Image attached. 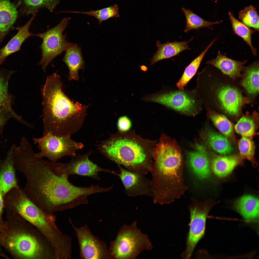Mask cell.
Here are the masks:
<instances>
[{
	"mask_svg": "<svg viewBox=\"0 0 259 259\" xmlns=\"http://www.w3.org/2000/svg\"><path fill=\"white\" fill-rule=\"evenodd\" d=\"M10 201L15 206L20 214L35 227L47 240L56 254H61L65 252L68 245L65 236L56 225L54 215L39 207L21 189L12 194Z\"/></svg>",
	"mask_w": 259,
	"mask_h": 259,
	"instance_id": "5",
	"label": "cell"
},
{
	"mask_svg": "<svg viewBox=\"0 0 259 259\" xmlns=\"http://www.w3.org/2000/svg\"><path fill=\"white\" fill-rule=\"evenodd\" d=\"M140 67L141 69L144 71H146L147 70V67L145 65H142Z\"/></svg>",
	"mask_w": 259,
	"mask_h": 259,
	"instance_id": "40",
	"label": "cell"
},
{
	"mask_svg": "<svg viewBox=\"0 0 259 259\" xmlns=\"http://www.w3.org/2000/svg\"><path fill=\"white\" fill-rule=\"evenodd\" d=\"M75 229L79 240L82 256L86 259H101L105 256L101 245L84 229Z\"/></svg>",
	"mask_w": 259,
	"mask_h": 259,
	"instance_id": "19",
	"label": "cell"
},
{
	"mask_svg": "<svg viewBox=\"0 0 259 259\" xmlns=\"http://www.w3.org/2000/svg\"><path fill=\"white\" fill-rule=\"evenodd\" d=\"M238 163V158L236 156H218L212 161V168L216 175L223 177L230 173Z\"/></svg>",
	"mask_w": 259,
	"mask_h": 259,
	"instance_id": "28",
	"label": "cell"
},
{
	"mask_svg": "<svg viewBox=\"0 0 259 259\" xmlns=\"http://www.w3.org/2000/svg\"><path fill=\"white\" fill-rule=\"evenodd\" d=\"M90 153L78 156L72 159L69 163H65L62 168L63 171L68 176L78 175L89 177L96 180L100 177L99 172L103 171L114 173L111 171L101 168L88 159Z\"/></svg>",
	"mask_w": 259,
	"mask_h": 259,
	"instance_id": "14",
	"label": "cell"
},
{
	"mask_svg": "<svg viewBox=\"0 0 259 259\" xmlns=\"http://www.w3.org/2000/svg\"><path fill=\"white\" fill-rule=\"evenodd\" d=\"M118 126L119 130L122 131L128 130L131 126V122L130 119L127 116H124L119 118Z\"/></svg>",
	"mask_w": 259,
	"mask_h": 259,
	"instance_id": "38",
	"label": "cell"
},
{
	"mask_svg": "<svg viewBox=\"0 0 259 259\" xmlns=\"http://www.w3.org/2000/svg\"><path fill=\"white\" fill-rule=\"evenodd\" d=\"M152 248L148 235L141 232L135 221L122 227L113 243L112 254L117 259H134L143 251Z\"/></svg>",
	"mask_w": 259,
	"mask_h": 259,
	"instance_id": "8",
	"label": "cell"
},
{
	"mask_svg": "<svg viewBox=\"0 0 259 259\" xmlns=\"http://www.w3.org/2000/svg\"><path fill=\"white\" fill-rule=\"evenodd\" d=\"M120 170L118 175L129 196H153L151 181L144 175L126 170L118 165Z\"/></svg>",
	"mask_w": 259,
	"mask_h": 259,
	"instance_id": "13",
	"label": "cell"
},
{
	"mask_svg": "<svg viewBox=\"0 0 259 259\" xmlns=\"http://www.w3.org/2000/svg\"><path fill=\"white\" fill-rule=\"evenodd\" d=\"M142 99L146 102L160 104L181 114L194 116L202 109L200 102L194 90H181L164 88L153 94L146 95Z\"/></svg>",
	"mask_w": 259,
	"mask_h": 259,
	"instance_id": "7",
	"label": "cell"
},
{
	"mask_svg": "<svg viewBox=\"0 0 259 259\" xmlns=\"http://www.w3.org/2000/svg\"><path fill=\"white\" fill-rule=\"evenodd\" d=\"M36 14H33L29 20L24 25L17 27V33L3 47L0 49V65L9 55L20 50L23 43L28 37L36 35L29 31L30 26Z\"/></svg>",
	"mask_w": 259,
	"mask_h": 259,
	"instance_id": "20",
	"label": "cell"
},
{
	"mask_svg": "<svg viewBox=\"0 0 259 259\" xmlns=\"http://www.w3.org/2000/svg\"><path fill=\"white\" fill-rule=\"evenodd\" d=\"M13 104L6 103L0 105V136L3 137L4 128L8 121L13 118L23 124L24 122L21 116H18L12 109Z\"/></svg>",
	"mask_w": 259,
	"mask_h": 259,
	"instance_id": "35",
	"label": "cell"
},
{
	"mask_svg": "<svg viewBox=\"0 0 259 259\" xmlns=\"http://www.w3.org/2000/svg\"><path fill=\"white\" fill-rule=\"evenodd\" d=\"M247 60L238 61L231 59L218 52L215 59L207 61L206 64L212 65L220 70L224 75L235 80L243 78L244 74L242 71L246 68L244 65Z\"/></svg>",
	"mask_w": 259,
	"mask_h": 259,
	"instance_id": "17",
	"label": "cell"
},
{
	"mask_svg": "<svg viewBox=\"0 0 259 259\" xmlns=\"http://www.w3.org/2000/svg\"><path fill=\"white\" fill-rule=\"evenodd\" d=\"M156 141L145 139L134 130L118 131L102 142L98 149L106 157L127 170L146 175L151 171Z\"/></svg>",
	"mask_w": 259,
	"mask_h": 259,
	"instance_id": "3",
	"label": "cell"
},
{
	"mask_svg": "<svg viewBox=\"0 0 259 259\" xmlns=\"http://www.w3.org/2000/svg\"><path fill=\"white\" fill-rule=\"evenodd\" d=\"M60 76L47 77L41 90L43 135L71 137L82 127L88 106L72 101L62 90Z\"/></svg>",
	"mask_w": 259,
	"mask_h": 259,
	"instance_id": "2",
	"label": "cell"
},
{
	"mask_svg": "<svg viewBox=\"0 0 259 259\" xmlns=\"http://www.w3.org/2000/svg\"><path fill=\"white\" fill-rule=\"evenodd\" d=\"M60 0H16L20 3L19 12L22 15L37 14L39 10L45 7L53 12Z\"/></svg>",
	"mask_w": 259,
	"mask_h": 259,
	"instance_id": "26",
	"label": "cell"
},
{
	"mask_svg": "<svg viewBox=\"0 0 259 259\" xmlns=\"http://www.w3.org/2000/svg\"><path fill=\"white\" fill-rule=\"evenodd\" d=\"M204 136L206 141L213 149L220 154L226 155L231 153L234 148L230 141L223 135L208 130Z\"/></svg>",
	"mask_w": 259,
	"mask_h": 259,
	"instance_id": "25",
	"label": "cell"
},
{
	"mask_svg": "<svg viewBox=\"0 0 259 259\" xmlns=\"http://www.w3.org/2000/svg\"><path fill=\"white\" fill-rule=\"evenodd\" d=\"M194 149L187 154L188 163L192 170L198 177L203 179L210 175L209 161L207 152L203 146L197 144Z\"/></svg>",
	"mask_w": 259,
	"mask_h": 259,
	"instance_id": "15",
	"label": "cell"
},
{
	"mask_svg": "<svg viewBox=\"0 0 259 259\" xmlns=\"http://www.w3.org/2000/svg\"><path fill=\"white\" fill-rule=\"evenodd\" d=\"M41 138L33 137L32 140L40 152L35 153L36 157L48 158L50 161L57 162L66 156H76L77 150L82 149L83 144L72 140L71 137L58 136L47 133Z\"/></svg>",
	"mask_w": 259,
	"mask_h": 259,
	"instance_id": "10",
	"label": "cell"
},
{
	"mask_svg": "<svg viewBox=\"0 0 259 259\" xmlns=\"http://www.w3.org/2000/svg\"><path fill=\"white\" fill-rule=\"evenodd\" d=\"M207 114L215 126L222 134L230 139L234 137L233 128L231 122L223 114L206 108Z\"/></svg>",
	"mask_w": 259,
	"mask_h": 259,
	"instance_id": "30",
	"label": "cell"
},
{
	"mask_svg": "<svg viewBox=\"0 0 259 259\" xmlns=\"http://www.w3.org/2000/svg\"><path fill=\"white\" fill-rule=\"evenodd\" d=\"M66 12L82 14L93 16L98 21L100 25L103 21L113 17H119L118 7V5L114 4L100 9L88 11H67Z\"/></svg>",
	"mask_w": 259,
	"mask_h": 259,
	"instance_id": "33",
	"label": "cell"
},
{
	"mask_svg": "<svg viewBox=\"0 0 259 259\" xmlns=\"http://www.w3.org/2000/svg\"><path fill=\"white\" fill-rule=\"evenodd\" d=\"M241 82L250 101L259 92V64L256 62L246 68Z\"/></svg>",
	"mask_w": 259,
	"mask_h": 259,
	"instance_id": "23",
	"label": "cell"
},
{
	"mask_svg": "<svg viewBox=\"0 0 259 259\" xmlns=\"http://www.w3.org/2000/svg\"><path fill=\"white\" fill-rule=\"evenodd\" d=\"M193 39L192 38L187 41L167 42L164 44H161L160 41L157 40L156 42L157 50L150 59L151 63L150 65H152L160 60L178 55L184 50H190L188 43Z\"/></svg>",
	"mask_w": 259,
	"mask_h": 259,
	"instance_id": "21",
	"label": "cell"
},
{
	"mask_svg": "<svg viewBox=\"0 0 259 259\" xmlns=\"http://www.w3.org/2000/svg\"><path fill=\"white\" fill-rule=\"evenodd\" d=\"M258 117V114L256 111L251 115L247 112L235 125V131L243 137L251 138L255 134L257 129Z\"/></svg>",
	"mask_w": 259,
	"mask_h": 259,
	"instance_id": "27",
	"label": "cell"
},
{
	"mask_svg": "<svg viewBox=\"0 0 259 259\" xmlns=\"http://www.w3.org/2000/svg\"><path fill=\"white\" fill-rule=\"evenodd\" d=\"M210 209V207L206 206L197 205L190 207L189 230L186 248L181 255L182 258H190L196 244L203 236Z\"/></svg>",
	"mask_w": 259,
	"mask_h": 259,
	"instance_id": "12",
	"label": "cell"
},
{
	"mask_svg": "<svg viewBox=\"0 0 259 259\" xmlns=\"http://www.w3.org/2000/svg\"><path fill=\"white\" fill-rule=\"evenodd\" d=\"M251 138L242 137L238 142L240 153L241 157L253 161L254 160L255 145Z\"/></svg>",
	"mask_w": 259,
	"mask_h": 259,
	"instance_id": "37",
	"label": "cell"
},
{
	"mask_svg": "<svg viewBox=\"0 0 259 259\" xmlns=\"http://www.w3.org/2000/svg\"><path fill=\"white\" fill-rule=\"evenodd\" d=\"M31 144L19 147L14 154V165L27 182L24 190L29 199L48 214L85 203L89 187L75 186L63 171L65 163L54 162L35 156Z\"/></svg>",
	"mask_w": 259,
	"mask_h": 259,
	"instance_id": "1",
	"label": "cell"
},
{
	"mask_svg": "<svg viewBox=\"0 0 259 259\" xmlns=\"http://www.w3.org/2000/svg\"><path fill=\"white\" fill-rule=\"evenodd\" d=\"M3 196L0 192V217L4 206Z\"/></svg>",
	"mask_w": 259,
	"mask_h": 259,
	"instance_id": "39",
	"label": "cell"
},
{
	"mask_svg": "<svg viewBox=\"0 0 259 259\" xmlns=\"http://www.w3.org/2000/svg\"><path fill=\"white\" fill-rule=\"evenodd\" d=\"M19 5L11 0H0V44L17 19Z\"/></svg>",
	"mask_w": 259,
	"mask_h": 259,
	"instance_id": "18",
	"label": "cell"
},
{
	"mask_svg": "<svg viewBox=\"0 0 259 259\" xmlns=\"http://www.w3.org/2000/svg\"><path fill=\"white\" fill-rule=\"evenodd\" d=\"M226 77H213L200 73L194 89L202 105L218 109L229 115L238 116L244 106L250 102L234 82Z\"/></svg>",
	"mask_w": 259,
	"mask_h": 259,
	"instance_id": "4",
	"label": "cell"
},
{
	"mask_svg": "<svg viewBox=\"0 0 259 259\" xmlns=\"http://www.w3.org/2000/svg\"><path fill=\"white\" fill-rule=\"evenodd\" d=\"M233 30L236 34L242 38L250 47L254 56L257 55L256 49L253 46L252 36L253 31L244 24L240 22L231 12L229 13Z\"/></svg>",
	"mask_w": 259,
	"mask_h": 259,
	"instance_id": "31",
	"label": "cell"
},
{
	"mask_svg": "<svg viewBox=\"0 0 259 259\" xmlns=\"http://www.w3.org/2000/svg\"><path fill=\"white\" fill-rule=\"evenodd\" d=\"M236 210L246 220L258 219L259 217V200L249 195L241 197L235 203Z\"/></svg>",
	"mask_w": 259,
	"mask_h": 259,
	"instance_id": "24",
	"label": "cell"
},
{
	"mask_svg": "<svg viewBox=\"0 0 259 259\" xmlns=\"http://www.w3.org/2000/svg\"><path fill=\"white\" fill-rule=\"evenodd\" d=\"M16 72L4 69L0 70V105L6 103H13L14 97L8 92L9 80Z\"/></svg>",
	"mask_w": 259,
	"mask_h": 259,
	"instance_id": "34",
	"label": "cell"
},
{
	"mask_svg": "<svg viewBox=\"0 0 259 259\" xmlns=\"http://www.w3.org/2000/svg\"><path fill=\"white\" fill-rule=\"evenodd\" d=\"M65 52L62 60L69 69V79L70 80H78V71L83 70L85 66L81 48L77 45L74 44Z\"/></svg>",
	"mask_w": 259,
	"mask_h": 259,
	"instance_id": "22",
	"label": "cell"
},
{
	"mask_svg": "<svg viewBox=\"0 0 259 259\" xmlns=\"http://www.w3.org/2000/svg\"><path fill=\"white\" fill-rule=\"evenodd\" d=\"M182 9L185 14L186 21V26L184 30L185 33H188L192 29L198 30L205 27L211 28L210 26L221 22V21L209 22L202 19L188 9L183 7Z\"/></svg>",
	"mask_w": 259,
	"mask_h": 259,
	"instance_id": "32",
	"label": "cell"
},
{
	"mask_svg": "<svg viewBox=\"0 0 259 259\" xmlns=\"http://www.w3.org/2000/svg\"><path fill=\"white\" fill-rule=\"evenodd\" d=\"M70 19V17L63 18L55 27L35 35L43 40L40 47L42 50V58L39 63L44 72L46 71L47 66L54 58L66 52L74 44L68 42L65 34L63 35Z\"/></svg>",
	"mask_w": 259,
	"mask_h": 259,
	"instance_id": "9",
	"label": "cell"
},
{
	"mask_svg": "<svg viewBox=\"0 0 259 259\" xmlns=\"http://www.w3.org/2000/svg\"><path fill=\"white\" fill-rule=\"evenodd\" d=\"M152 171L156 177L167 180L177 175L182 162L180 148L174 140L162 135L153 153Z\"/></svg>",
	"mask_w": 259,
	"mask_h": 259,
	"instance_id": "6",
	"label": "cell"
},
{
	"mask_svg": "<svg viewBox=\"0 0 259 259\" xmlns=\"http://www.w3.org/2000/svg\"><path fill=\"white\" fill-rule=\"evenodd\" d=\"M34 232L31 231L30 232H20L11 236L8 241L10 249L18 256L24 258L55 257L43 240Z\"/></svg>",
	"mask_w": 259,
	"mask_h": 259,
	"instance_id": "11",
	"label": "cell"
},
{
	"mask_svg": "<svg viewBox=\"0 0 259 259\" xmlns=\"http://www.w3.org/2000/svg\"><path fill=\"white\" fill-rule=\"evenodd\" d=\"M14 167L11 147L7 152L5 159L0 160V192L3 197L12 189L18 186Z\"/></svg>",
	"mask_w": 259,
	"mask_h": 259,
	"instance_id": "16",
	"label": "cell"
},
{
	"mask_svg": "<svg viewBox=\"0 0 259 259\" xmlns=\"http://www.w3.org/2000/svg\"><path fill=\"white\" fill-rule=\"evenodd\" d=\"M216 39L212 41L205 49L186 67L182 76L176 84L179 89L182 91L185 90V87L197 72L205 55Z\"/></svg>",
	"mask_w": 259,
	"mask_h": 259,
	"instance_id": "29",
	"label": "cell"
},
{
	"mask_svg": "<svg viewBox=\"0 0 259 259\" xmlns=\"http://www.w3.org/2000/svg\"><path fill=\"white\" fill-rule=\"evenodd\" d=\"M239 18L241 21L248 27L259 30V17L255 8L250 6L240 11Z\"/></svg>",
	"mask_w": 259,
	"mask_h": 259,
	"instance_id": "36",
	"label": "cell"
}]
</instances>
